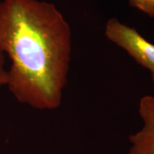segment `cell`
<instances>
[{
    "instance_id": "obj_1",
    "label": "cell",
    "mask_w": 154,
    "mask_h": 154,
    "mask_svg": "<svg viewBox=\"0 0 154 154\" xmlns=\"http://www.w3.org/2000/svg\"><path fill=\"white\" fill-rule=\"evenodd\" d=\"M0 50L11 60L10 92L37 110L61 105L72 52L69 24L42 0H0Z\"/></svg>"
},
{
    "instance_id": "obj_2",
    "label": "cell",
    "mask_w": 154,
    "mask_h": 154,
    "mask_svg": "<svg viewBox=\"0 0 154 154\" xmlns=\"http://www.w3.org/2000/svg\"><path fill=\"white\" fill-rule=\"evenodd\" d=\"M106 38L124 50L138 64L148 69L154 82V44L144 38L134 28L110 18L105 27Z\"/></svg>"
},
{
    "instance_id": "obj_3",
    "label": "cell",
    "mask_w": 154,
    "mask_h": 154,
    "mask_svg": "<svg viewBox=\"0 0 154 154\" xmlns=\"http://www.w3.org/2000/svg\"><path fill=\"white\" fill-rule=\"evenodd\" d=\"M143 126L129 136V154H154V96L146 95L139 103Z\"/></svg>"
},
{
    "instance_id": "obj_4",
    "label": "cell",
    "mask_w": 154,
    "mask_h": 154,
    "mask_svg": "<svg viewBox=\"0 0 154 154\" xmlns=\"http://www.w3.org/2000/svg\"><path fill=\"white\" fill-rule=\"evenodd\" d=\"M133 8L154 18V0H128Z\"/></svg>"
},
{
    "instance_id": "obj_5",
    "label": "cell",
    "mask_w": 154,
    "mask_h": 154,
    "mask_svg": "<svg viewBox=\"0 0 154 154\" xmlns=\"http://www.w3.org/2000/svg\"><path fill=\"white\" fill-rule=\"evenodd\" d=\"M4 52L0 50V87L7 84V69L5 68V57Z\"/></svg>"
}]
</instances>
